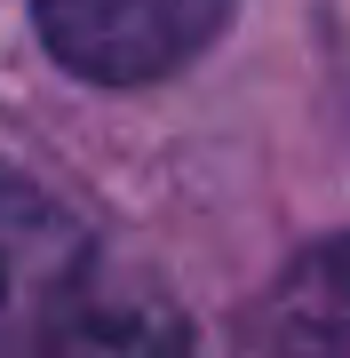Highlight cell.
<instances>
[{"label": "cell", "mask_w": 350, "mask_h": 358, "mask_svg": "<svg viewBox=\"0 0 350 358\" xmlns=\"http://www.w3.org/2000/svg\"><path fill=\"white\" fill-rule=\"evenodd\" d=\"M40 358H191V319L159 279L88 271V287L72 294Z\"/></svg>", "instance_id": "3"}, {"label": "cell", "mask_w": 350, "mask_h": 358, "mask_svg": "<svg viewBox=\"0 0 350 358\" xmlns=\"http://www.w3.org/2000/svg\"><path fill=\"white\" fill-rule=\"evenodd\" d=\"M88 271V231L40 183L0 176V358H40Z\"/></svg>", "instance_id": "2"}, {"label": "cell", "mask_w": 350, "mask_h": 358, "mask_svg": "<svg viewBox=\"0 0 350 358\" xmlns=\"http://www.w3.org/2000/svg\"><path fill=\"white\" fill-rule=\"evenodd\" d=\"M32 16L64 72L104 80V88H136V80L191 64L223 32L231 0H32Z\"/></svg>", "instance_id": "1"}, {"label": "cell", "mask_w": 350, "mask_h": 358, "mask_svg": "<svg viewBox=\"0 0 350 358\" xmlns=\"http://www.w3.org/2000/svg\"><path fill=\"white\" fill-rule=\"evenodd\" d=\"M247 358H350V231L286 263L271 303L255 310Z\"/></svg>", "instance_id": "4"}]
</instances>
